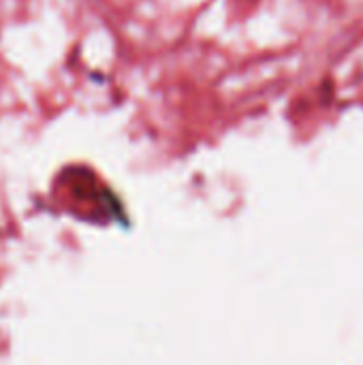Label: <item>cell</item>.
Masks as SVG:
<instances>
[]
</instances>
